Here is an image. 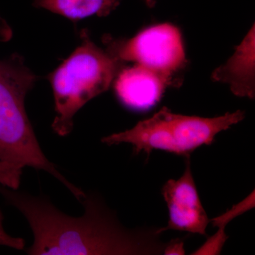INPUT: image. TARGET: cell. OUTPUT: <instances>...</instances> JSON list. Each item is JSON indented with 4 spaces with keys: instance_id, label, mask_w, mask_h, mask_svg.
<instances>
[{
    "instance_id": "obj_9",
    "label": "cell",
    "mask_w": 255,
    "mask_h": 255,
    "mask_svg": "<svg viewBox=\"0 0 255 255\" xmlns=\"http://www.w3.org/2000/svg\"><path fill=\"white\" fill-rule=\"evenodd\" d=\"M122 0H34L36 8L48 10L73 21L92 16H107L120 4Z\"/></svg>"
},
{
    "instance_id": "obj_10",
    "label": "cell",
    "mask_w": 255,
    "mask_h": 255,
    "mask_svg": "<svg viewBox=\"0 0 255 255\" xmlns=\"http://www.w3.org/2000/svg\"><path fill=\"white\" fill-rule=\"evenodd\" d=\"M22 169L12 164L0 162V184L10 189H18Z\"/></svg>"
},
{
    "instance_id": "obj_4",
    "label": "cell",
    "mask_w": 255,
    "mask_h": 255,
    "mask_svg": "<svg viewBox=\"0 0 255 255\" xmlns=\"http://www.w3.org/2000/svg\"><path fill=\"white\" fill-rule=\"evenodd\" d=\"M245 117V112L238 110L221 117L203 118L174 114L163 107L132 128L103 137L102 141L108 145L130 144L135 155L143 152L147 158L155 150L187 158L198 147L211 145L216 135L242 122Z\"/></svg>"
},
{
    "instance_id": "obj_5",
    "label": "cell",
    "mask_w": 255,
    "mask_h": 255,
    "mask_svg": "<svg viewBox=\"0 0 255 255\" xmlns=\"http://www.w3.org/2000/svg\"><path fill=\"white\" fill-rule=\"evenodd\" d=\"M106 49L120 61L132 62L159 75L168 87H179L187 65L180 30L164 23L154 25L127 40L105 37Z\"/></svg>"
},
{
    "instance_id": "obj_11",
    "label": "cell",
    "mask_w": 255,
    "mask_h": 255,
    "mask_svg": "<svg viewBox=\"0 0 255 255\" xmlns=\"http://www.w3.org/2000/svg\"><path fill=\"white\" fill-rule=\"evenodd\" d=\"M184 240L176 239L167 243L164 255H184L185 251L184 248Z\"/></svg>"
},
{
    "instance_id": "obj_6",
    "label": "cell",
    "mask_w": 255,
    "mask_h": 255,
    "mask_svg": "<svg viewBox=\"0 0 255 255\" xmlns=\"http://www.w3.org/2000/svg\"><path fill=\"white\" fill-rule=\"evenodd\" d=\"M186 168L182 177L169 179L162 188V194L169 211L166 227L158 232L177 231L207 236L209 220L204 209L191 171L190 157L186 158Z\"/></svg>"
},
{
    "instance_id": "obj_3",
    "label": "cell",
    "mask_w": 255,
    "mask_h": 255,
    "mask_svg": "<svg viewBox=\"0 0 255 255\" xmlns=\"http://www.w3.org/2000/svg\"><path fill=\"white\" fill-rule=\"evenodd\" d=\"M81 36L80 46L49 76L56 113L52 128L60 136L72 132L75 114L107 91L124 68L123 62L97 46L86 31Z\"/></svg>"
},
{
    "instance_id": "obj_12",
    "label": "cell",
    "mask_w": 255,
    "mask_h": 255,
    "mask_svg": "<svg viewBox=\"0 0 255 255\" xmlns=\"http://www.w3.org/2000/svg\"><path fill=\"white\" fill-rule=\"evenodd\" d=\"M145 1L149 7H152L155 4L156 0H145Z\"/></svg>"
},
{
    "instance_id": "obj_2",
    "label": "cell",
    "mask_w": 255,
    "mask_h": 255,
    "mask_svg": "<svg viewBox=\"0 0 255 255\" xmlns=\"http://www.w3.org/2000/svg\"><path fill=\"white\" fill-rule=\"evenodd\" d=\"M36 79L20 55L0 60V162L21 169L46 171L80 201L85 192L69 182L47 158L28 120L25 99Z\"/></svg>"
},
{
    "instance_id": "obj_8",
    "label": "cell",
    "mask_w": 255,
    "mask_h": 255,
    "mask_svg": "<svg viewBox=\"0 0 255 255\" xmlns=\"http://www.w3.org/2000/svg\"><path fill=\"white\" fill-rule=\"evenodd\" d=\"M255 25L230 59L214 70L213 80L229 85L238 97L253 99L255 94Z\"/></svg>"
},
{
    "instance_id": "obj_1",
    "label": "cell",
    "mask_w": 255,
    "mask_h": 255,
    "mask_svg": "<svg viewBox=\"0 0 255 255\" xmlns=\"http://www.w3.org/2000/svg\"><path fill=\"white\" fill-rule=\"evenodd\" d=\"M0 186V194L27 220L33 243L31 255L163 254L167 243L154 230H130L119 222L102 199L86 194L80 217L64 214L46 198Z\"/></svg>"
},
{
    "instance_id": "obj_7",
    "label": "cell",
    "mask_w": 255,
    "mask_h": 255,
    "mask_svg": "<svg viewBox=\"0 0 255 255\" xmlns=\"http://www.w3.org/2000/svg\"><path fill=\"white\" fill-rule=\"evenodd\" d=\"M114 84L121 102L127 108L140 112L155 107L168 87L157 74L137 65L122 69Z\"/></svg>"
}]
</instances>
